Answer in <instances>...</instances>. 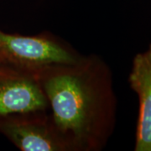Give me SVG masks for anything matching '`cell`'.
<instances>
[{
	"label": "cell",
	"mask_w": 151,
	"mask_h": 151,
	"mask_svg": "<svg viewBox=\"0 0 151 151\" xmlns=\"http://www.w3.org/2000/svg\"><path fill=\"white\" fill-rule=\"evenodd\" d=\"M49 112L70 151H100L115 129L118 99L113 73L96 54L35 71Z\"/></svg>",
	"instance_id": "obj_1"
},
{
	"label": "cell",
	"mask_w": 151,
	"mask_h": 151,
	"mask_svg": "<svg viewBox=\"0 0 151 151\" xmlns=\"http://www.w3.org/2000/svg\"><path fill=\"white\" fill-rule=\"evenodd\" d=\"M81 55L50 34L22 35L0 29V65L35 72L47 65L75 62Z\"/></svg>",
	"instance_id": "obj_2"
},
{
	"label": "cell",
	"mask_w": 151,
	"mask_h": 151,
	"mask_svg": "<svg viewBox=\"0 0 151 151\" xmlns=\"http://www.w3.org/2000/svg\"><path fill=\"white\" fill-rule=\"evenodd\" d=\"M0 134L21 151H70L49 110L2 117Z\"/></svg>",
	"instance_id": "obj_3"
},
{
	"label": "cell",
	"mask_w": 151,
	"mask_h": 151,
	"mask_svg": "<svg viewBox=\"0 0 151 151\" xmlns=\"http://www.w3.org/2000/svg\"><path fill=\"white\" fill-rule=\"evenodd\" d=\"M48 110L47 99L35 72L0 65V118Z\"/></svg>",
	"instance_id": "obj_4"
},
{
	"label": "cell",
	"mask_w": 151,
	"mask_h": 151,
	"mask_svg": "<svg viewBox=\"0 0 151 151\" xmlns=\"http://www.w3.org/2000/svg\"><path fill=\"white\" fill-rule=\"evenodd\" d=\"M130 87L139 98L135 151H151V44L134 56L129 76Z\"/></svg>",
	"instance_id": "obj_5"
}]
</instances>
